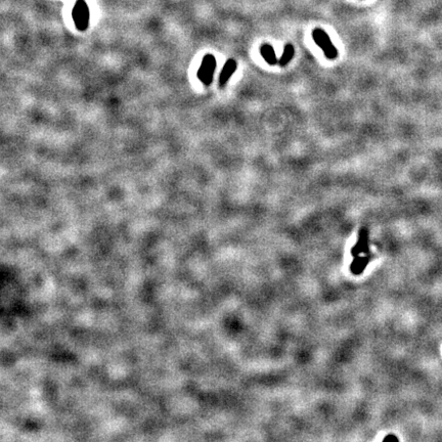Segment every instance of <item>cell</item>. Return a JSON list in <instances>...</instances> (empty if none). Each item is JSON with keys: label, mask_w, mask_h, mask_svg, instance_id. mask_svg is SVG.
<instances>
[{"label": "cell", "mask_w": 442, "mask_h": 442, "mask_svg": "<svg viewBox=\"0 0 442 442\" xmlns=\"http://www.w3.org/2000/svg\"><path fill=\"white\" fill-rule=\"evenodd\" d=\"M312 37L314 42L317 46H320L327 59L329 60H335L338 57V49L336 48L331 41V38L328 35V33L323 29H314L312 32Z\"/></svg>", "instance_id": "cell-1"}, {"label": "cell", "mask_w": 442, "mask_h": 442, "mask_svg": "<svg viewBox=\"0 0 442 442\" xmlns=\"http://www.w3.org/2000/svg\"><path fill=\"white\" fill-rule=\"evenodd\" d=\"M215 69H216L215 57L212 55L205 56L198 72V77L201 80V82L207 86L210 85L212 80H213Z\"/></svg>", "instance_id": "cell-2"}, {"label": "cell", "mask_w": 442, "mask_h": 442, "mask_svg": "<svg viewBox=\"0 0 442 442\" xmlns=\"http://www.w3.org/2000/svg\"><path fill=\"white\" fill-rule=\"evenodd\" d=\"M73 19L78 30L84 31L89 24V8L84 0H78L73 9Z\"/></svg>", "instance_id": "cell-3"}, {"label": "cell", "mask_w": 442, "mask_h": 442, "mask_svg": "<svg viewBox=\"0 0 442 442\" xmlns=\"http://www.w3.org/2000/svg\"><path fill=\"white\" fill-rule=\"evenodd\" d=\"M237 67H238V64L233 59L228 60L225 63V65L221 71V73H220V76H219V86L220 87H223L227 83V81L232 78L233 74L235 73V71L237 70Z\"/></svg>", "instance_id": "cell-4"}, {"label": "cell", "mask_w": 442, "mask_h": 442, "mask_svg": "<svg viewBox=\"0 0 442 442\" xmlns=\"http://www.w3.org/2000/svg\"><path fill=\"white\" fill-rule=\"evenodd\" d=\"M260 55L263 60L270 66H275L278 64V60L275 56L273 47L270 44L265 43L260 46Z\"/></svg>", "instance_id": "cell-5"}, {"label": "cell", "mask_w": 442, "mask_h": 442, "mask_svg": "<svg viewBox=\"0 0 442 442\" xmlns=\"http://www.w3.org/2000/svg\"><path fill=\"white\" fill-rule=\"evenodd\" d=\"M295 55V48L292 44H286L284 48V52H282L281 58L278 60V65L280 67H286L289 65V63L292 61Z\"/></svg>", "instance_id": "cell-6"}]
</instances>
